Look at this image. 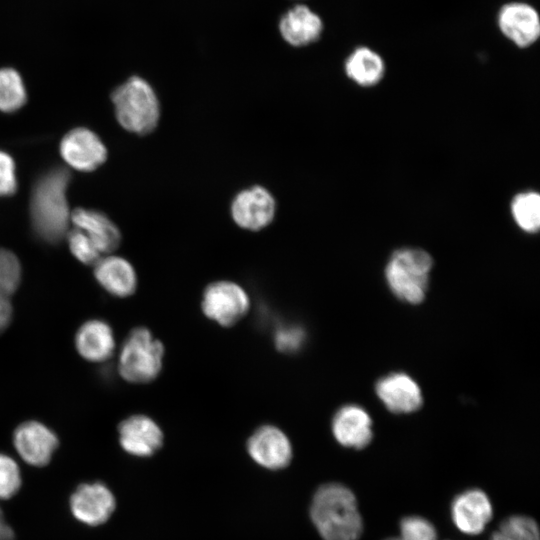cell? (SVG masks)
I'll list each match as a JSON object with an SVG mask.
<instances>
[{"instance_id": "12", "label": "cell", "mask_w": 540, "mask_h": 540, "mask_svg": "<svg viewBox=\"0 0 540 540\" xmlns=\"http://www.w3.org/2000/svg\"><path fill=\"white\" fill-rule=\"evenodd\" d=\"M118 433L121 447L133 456L149 457L163 445L161 428L146 415L137 414L124 419L118 426Z\"/></svg>"}, {"instance_id": "2", "label": "cell", "mask_w": 540, "mask_h": 540, "mask_svg": "<svg viewBox=\"0 0 540 540\" xmlns=\"http://www.w3.org/2000/svg\"><path fill=\"white\" fill-rule=\"evenodd\" d=\"M70 172L56 167L42 175L36 182L30 213L37 235L48 243H57L68 232L71 212L68 208L66 190Z\"/></svg>"}, {"instance_id": "15", "label": "cell", "mask_w": 540, "mask_h": 540, "mask_svg": "<svg viewBox=\"0 0 540 540\" xmlns=\"http://www.w3.org/2000/svg\"><path fill=\"white\" fill-rule=\"evenodd\" d=\"M502 33L521 48L532 45L540 34V20L537 11L525 3L505 5L498 17Z\"/></svg>"}, {"instance_id": "5", "label": "cell", "mask_w": 540, "mask_h": 540, "mask_svg": "<svg viewBox=\"0 0 540 540\" xmlns=\"http://www.w3.org/2000/svg\"><path fill=\"white\" fill-rule=\"evenodd\" d=\"M164 346L145 327L134 328L126 337L118 360L120 376L130 383H149L160 374Z\"/></svg>"}, {"instance_id": "13", "label": "cell", "mask_w": 540, "mask_h": 540, "mask_svg": "<svg viewBox=\"0 0 540 540\" xmlns=\"http://www.w3.org/2000/svg\"><path fill=\"white\" fill-rule=\"evenodd\" d=\"M60 152L68 165L80 171L96 169L107 157L102 141L86 128L68 132L61 141Z\"/></svg>"}, {"instance_id": "28", "label": "cell", "mask_w": 540, "mask_h": 540, "mask_svg": "<svg viewBox=\"0 0 540 540\" xmlns=\"http://www.w3.org/2000/svg\"><path fill=\"white\" fill-rule=\"evenodd\" d=\"M21 472L16 461L0 453V499L13 497L21 487Z\"/></svg>"}, {"instance_id": "24", "label": "cell", "mask_w": 540, "mask_h": 540, "mask_svg": "<svg viewBox=\"0 0 540 540\" xmlns=\"http://www.w3.org/2000/svg\"><path fill=\"white\" fill-rule=\"evenodd\" d=\"M26 90L20 74L12 68L0 69V110L13 112L26 102Z\"/></svg>"}, {"instance_id": "31", "label": "cell", "mask_w": 540, "mask_h": 540, "mask_svg": "<svg viewBox=\"0 0 540 540\" xmlns=\"http://www.w3.org/2000/svg\"><path fill=\"white\" fill-rule=\"evenodd\" d=\"M13 308L10 298L0 296V334L10 325L12 320Z\"/></svg>"}, {"instance_id": "32", "label": "cell", "mask_w": 540, "mask_h": 540, "mask_svg": "<svg viewBox=\"0 0 540 540\" xmlns=\"http://www.w3.org/2000/svg\"><path fill=\"white\" fill-rule=\"evenodd\" d=\"M14 532L6 522L3 512L0 508V540H13Z\"/></svg>"}, {"instance_id": "10", "label": "cell", "mask_w": 540, "mask_h": 540, "mask_svg": "<svg viewBox=\"0 0 540 540\" xmlns=\"http://www.w3.org/2000/svg\"><path fill=\"white\" fill-rule=\"evenodd\" d=\"M115 508V497L102 482L83 483L70 497V509L73 516L89 526L105 523Z\"/></svg>"}, {"instance_id": "7", "label": "cell", "mask_w": 540, "mask_h": 540, "mask_svg": "<svg viewBox=\"0 0 540 540\" xmlns=\"http://www.w3.org/2000/svg\"><path fill=\"white\" fill-rule=\"evenodd\" d=\"M451 520L463 534L477 536L485 531L494 515L488 494L477 487L458 493L450 506Z\"/></svg>"}, {"instance_id": "26", "label": "cell", "mask_w": 540, "mask_h": 540, "mask_svg": "<svg viewBox=\"0 0 540 540\" xmlns=\"http://www.w3.org/2000/svg\"><path fill=\"white\" fill-rule=\"evenodd\" d=\"M401 540H438V532L434 524L420 515L404 516L399 522Z\"/></svg>"}, {"instance_id": "23", "label": "cell", "mask_w": 540, "mask_h": 540, "mask_svg": "<svg viewBox=\"0 0 540 540\" xmlns=\"http://www.w3.org/2000/svg\"><path fill=\"white\" fill-rule=\"evenodd\" d=\"M490 540H540V530L532 517L514 514L500 523Z\"/></svg>"}, {"instance_id": "17", "label": "cell", "mask_w": 540, "mask_h": 540, "mask_svg": "<svg viewBox=\"0 0 540 540\" xmlns=\"http://www.w3.org/2000/svg\"><path fill=\"white\" fill-rule=\"evenodd\" d=\"M70 220L92 240L102 255L112 253L120 245V231L105 214L77 208L71 212Z\"/></svg>"}, {"instance_id": "4", "label": "cell", "mask_w": 540, "mask_h": 540, "mask_svg": "<svg viewBox=\"0 0 540 540\" xmlns=\"http://www.w3.org/2000/svg\"><path fill=\"white\" fill-rule=\"evenodd\" d=\"M433 260L420 248H401L393 252L385 267L391 291L401 300L420 303L426 294Z\"/></svg>"}, {"instance_id": "3", "label": "cell", "mask_w": 540, "mask_h": 540, "mask_svg": "<svg viewBox=\"0 0 540 540\" xmlns=\"http://www.w3.org/2000/svg\"><path fill=\"white\" fill-rule=\"evenodd\" d=\"M111 98L117 120L126 130L144 135L157 126L159 100L151 85L141 77H130L113 91Z\"/></svg>"}, {"instance_id": "1", "label": "cell", "mask_w": 540, "mask_h": 540, "mask_svg": "<svg viewBox=\"0 0 540 540\" xmlns=\"http://www.w3.org/2000/svg\"><path fill=\"white\" fill-rule=\"evenodd\" d=\"M309 514L322 540H359L363 534L357 497L342 483L329 482L318 487Z\"/></svg>"}, {"instance_id": "27", "label": "cell", "mask_w": 540, "mask_h": 540, "mask_svg": "<svg viewBox=\"0 0 540 540\" xmlns=\"http://www.w3.org/2000/svg\"><path fill=\"white\" fill-rule=\"evenodd\" d=\"M66 237L72 254L80 262L94 265L102 257L92 240L79 228L68 230Z\"/></svg>"}, {"instance_id": "19", "label": "cell", "mask_w": 540, "mask_h": 540, "mask_svg": "<svg viewBox=\"0 0 540 540\" xmlns=\"http://www.w3.org/2000/svg\"><path fill=\"white\" fill-rule=\"evenodd\" d=\"M75 346L84 359L91 362H103L112 356L115 349L113 331L102 320H89L78 329Z\"/></svg>"}, {"instance_id": "25", "label": "cell", "mask_w": 540, "mask_h": 540, "mask_svg": "<svg viewBox=\"0 0 540 540\" xmlns=\"http://www.w3.org/2000/svg\"><path fill=\"white\" fill-rule=\"evenodd\" d=\"M21 282V265L16 255L0 248V296L10 298Z\"/></svg>"}, {"instance_id": "8", "label": "cell", "mask_w": 540, "mask_h": 540, "mask_svg": "<svg viewBox=\"0 0 540 540\" xmlns=\"http://www.w3.org/2000/svg\"><path fill=\"white\" fill-rule=\"evenodd\" d=\"M276 201L262 186H252L240 191L231 203V216L241 228L259 231L274 219Z\"/></svg>"}, {"instance_id": "22", "label": "cell", "mask_w": 540, "mask_h": 540, "mask_svg": "<svg viewBox=\"0 0 540 540\" xmlns=\"http://www.w3.org/2000/svg\"><path fill=\"white\" fill-rule=\"evenodd\" d=\"M511 216L523 232L534 234L540 228V194L525 190L515 194L510 202Z\"/></svg>"}, {"instance_id": "21", "label": "cell", "mask_w": 540, "mask_h": 540, "mask_svg": "<svg viewBox=\"0 0 540 540\" xmlns=\"http://www.w3.org/2000/svg\"><path fill=\"white\" fill-rule=\"evenodd\" d=\"M344 70L355 84L367 88L379 84L385 74L382 57L367 47L355 49L346 59Z\"/></svg>"}, {"instance_id": "6", "label": "cell", "mask_w": 540, "mask_h": 540, "mask_svg": "<svg viewBox=\"0 0 540 540\" xmlns=\"http://www.w3.org/2000/svg\"><path fill=\"white\" fill-rule=\"evenodd\" d=\"M201 308L209 319L221 326L230 327L247 314L250 298L239 284L217 281L205 288Z\"/></svg>"}, {"instance_id": "16", "label": "cell", "mask_w": 540, "mask_h": 540, "mask_svg": "<svg viewBox=\"0 0 540 540\" xmlns=\"http://www.w3.org/2000/svg\"><path fill=\"white\" fill-rule=\"evenodd\" d=\"M376 393L393 413H410L422 404L420 387L405 373H392L381 378L376 384Z\"/></svg>"}, {"instance_id": "11", "label": "cell", "mask_w": 540, "mask_h": 540, "mask_svg": "<svg viewBox=\"0 0 540 540\" xmlns=\"http://www.w3.org/2000/svg\"><path fill=\"white\" fill-rule=\"evenodd\" d=\"M19 456L32 466H45L52 458L59 441L56 434L38 421L21 423L13 434Z\"/></svg>"}, {"instance_id": "14", "label": "cell", "mask_w": 540, "mask_h": 540, "mask_svg": "<svg viewBox=\"0 0 540 540\" xmlns=\"http://www.w3.org/2000/svg\"><path fill=\"white\" fill-rule=\"evenodd\" d=\"M332 433L336 441L346 447L363 449L373 438L372 420L360 406L346 405L332 419Z\"/></svg>"}, {"instance_id": "18", "label": "cell", "mask_w": 540, "mask_h": 540, "mask_svg": "<svg viewBox=\"0 0 540 540\" xmlns=\"http://www.w3.org/2000/svg\"><path fill=\"white\" fill-rule=\"evenodd\" d=\"M94 275L107 292L117 297H128L137 287V275L133 266L119 256H102L94 264Z\"/></svg>"}, {"instance_id": "29", "label": "cell", "mask_w": 540, "mask_h": 540, "mask_svg": "<svg viewBox=\"0 0 540 540\" xmlns=\"http://www.w3.org/2000/svg\"><path fill=\"white\" fill-rule=\"evenodd\" d=\"M306 340V333L299 325H282L274 333L275 347L287 354L299 351Z\"/></svg>"}, {"instance_id": "9", "label": "cell", "mask_w": 540, "mask_h": 540, "mask_svg": "<svg viewBox=\"0 0 540 540\" xmlns=\"http://www.w3.org/2000/svg\"><path fill=\"white\" fill-rule=\"evenodd\" d=\"M246 447L252 460L269 470L285 468L293 456L288 436L273 425L257 428L249 437Z\"/></svg>"}, {"instance_id": "33", "label": "cell", "mask_w": 540, "mask_h": 540, "mask_svg": "<svg viewBox=\"0 0 540 540\" xmlns=\"http://www.w3.org/2000/svg\"><path fill=\"white\" fill-rule=\"evenodd\" d=\"M384 540H401L398 536H391V537H388Z\"/></svg>"}, {"instance_id": "20", "label": "cell", "mask_w": 540, "mask_h": 540, "mask_svg": "<svg viewBox=\"0 0 540 540\" xmlns=\"http://www.w3.org/2000/svg\"><path fill=\"white\" fill-rule=\"evenodd\" d=\"M282 37L293 46H305L318 40L323 30L320 17L305 5H296L280 19Z\"/></svg>"}, {"instance_id": "30", "label": "cell", "mask_w": 540, "mask_h": 540, "mask_svg": "<svg viewBox=\"0 0 540 540\" xmlns=\"http://www.w3.org/2000/svg\"><path fill=\"white\" fill-rule=\"evenodd\" d=\"M16 189L14 162L8 154L0 151V196L11 195Z\"/></svg>"}]
</instances>
